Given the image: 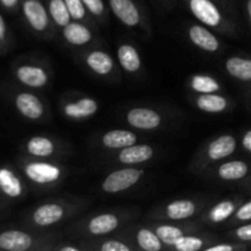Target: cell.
Here are the masks:
<instances>
[{
  "label": "cell",
  "mask_w": 251,
  "mask_h": 251,
  "mask_svg": "<svg viewBox=\"0 0 251 251\" xmlns=\"http://www.w3.org/2000/svg\"><path fill=\"white\" fill-rule=\"evenodd\" d=\"M189 9L195 19L212 28L229 29L230 26L212 0H189Z\"/></svg>",
  "instance_id": "6da1fadb"
},
{
  "label": "cell",
  "mask_w": 251,
  "mask_h": 251,
  "mask_svg": "<svg viewBox=\"0 0 251 251\" xmlns=\"http://www.w3.org/2000/svg\"><path fill=\"white\" fill-rule=\"evenodd\" d=\"M144 174V169L131 168V167L117 169L105 176L102 183V189L107 194L122 193L136 185Z\"/></svg>",
  "instance_id": "7a4b0ae2"
},
{
  "label": "cell",
  "mask_w": 251,
  "mask_h": 251,
  "mask_svg": "<svg viewBox=\"0 0 251 251\" xmlns=\"http://www.w3.org/2000/svg\"><path fill=\"white\" fill-rule=\"evenodd\" d=\"M25 174L29 180L41 185L55 183L61 176V168L48 162H31L25 167Z\"/></svg>",
  "instance_id": "3957f363"
},
{
  "label": "cell",
  "mask_w": 251,
  "mask_h": 251,
  "mask_svg": "<svg viewBox=\"0 0 251 251\" xmlns=\"http://www.w3.org/2000/svg\"><path fill=\"white\" fill-rule=\"evenodd\" d=\"M125 119L130 126L139 130H154L162 125L161 114L151 108H131L125 115Z\"/></svg>",
  "instance_id": "277c9868"
},
{
  "label": "cell",
  "mask_w": 251,
  "mask_h": 251,
  "mask_svg": "<svg viewBox=\"0 0 251 251\" xmlns=\"http://www.w3.org/2000/svg\"><path fill=\"white\" fill-rule=\"evenodd\" d=\"M22 11L32 29L36 32H44L48 28V11L39 0H25L22 5Z\"/></svg>",
  "instance_id": "5b68a950"
},
{
  "label": "cell",
  "mask_w": 251,
  "mask_h": 251,
  "mask_svg": "<svg viewBox=\"0 0 251 251\" xmlns=\"http://www.w3.org/2000/svg\"><path fill=\"white\" fill-rule=\"evenodd\" d=\"M188 37L196 48L207 53H216L221 48V43L215 33L202 25H191L188 29Z\"/></svg>",
  "instance_id": "8992f818"
},
{
  "label": "cell",
  "mask_w": 251,
  "mask_h": 251,
  "mask_svg": "<svg viewBox=\"0 0 251 251\" xmlns=\"http://www.w3.org/2000/svg\"><path fill=\"white\" fill-rule=\"evenodd\" d=\"M109 6L117 19L126 27H136L141 15L132 0H109Z\"/></svg>",
  "instance_id": "52a82bcc"
},
{
  "label": "cell",
  "mask_w": 251,
  "mask_h": 251,
  "mask_svg": "<svg viewBox=\"0 0 251 251\" xmlns=\"http://www.w3.org/2000/svg\"><path fill=\"white\" fill-rule=\"evenodd\" d=\"M154 156V149L147 144L131 145L120 150L118 154V161L125 166H135L149 162Z\"/></svg>",
  "instance_id": "ba28073f"
},
{
  "label": "cell",
  "mask_w": 251,
  "mask_h": 251,
  "mask_svg": "<svg viewBox=\"0 0 251 251\" xmlns=\"http://www.w3.org/2000/svg\"><path fill=\"white\" fill-rule=\"evenodd\" d=\"M238 146L237 139L230 134H225L218 136L207 146V157L210 161L217 162L232 156Z\"/></svg>",
  "instance_id": "9c48e42d"
},
{
  "label": "cell",
  "mask_w": 251,
  "mask_h": 251,
  "mask_svg": "<svg viewBox=\"0 0 251 251\" xmlns=\"http://www.w3.org/2000/svg\"><path fill=\"white\" fill-rule=\"evenodd\" d=\"M16 109L29 120H38L44 114V105L36 95L29 92H22L15 98Z\"/></svg>",
  "instance_id": "30bf717a"
},
{
  "label": "cell",
  "mask_w": 251,
  "mask_h": 251,
  "mask_svg": "<svg viewBox=\"0 0 251 251\" xmlns=\"http://www.w3.org/2000/svg\"><path fill=\"white\" fill-rule=\"evenodd\" d=\"M98 112V102L95 98L82 97L75 102L66 103L64 105V114L74 120L90 118Z\"/></svg>",
  "instance_id": "8fae6325"
},
{
  "label": "cell",
  "mask_w": 251,
  "mask_h": 251,
  "mask_svg": "<svg viewBox=\"0 0 251 251\" xmlns=\"http://www.w3.org/2000/svg\"><path fill=\"white\" fill-rule=\"evenodd\" d=\"M65 216V210L59 203H44L33 212V222L39 227H49L60 222Z\"/></svg>",
  "instance_id": "7c38bea8"
},
{
  "label": "cell",
  "mask_w": 251,
  "mask_h": 251,
  "mask_svg": "<svg viewBox=\"0 0 251 251\" xmlns=\"http://www.w3.org/2000/svg\"><path fill=\"white\" fill-rule=\"evenodd\" d=\"M16 77L28 87L39 88L47 85L49 80L48 73L43 68L37 65H22L17 68Z\"/></svg>",
  "instance_id": "4fadbf2b"
},
{
  "label": "cell",
  "mask_w": 251,
  "mask_h": 251,
  "mask_svg": "<svg viewBox=\"0 0 251 251\" xmlns=\"http://www.w3.org/2000/svg\"><path fill=\"white\" fill-rule=\"evenodd\" d=\"M31 235L21 230L11 229L0 234V249L7 251H26L32 247Z\"/></svg>",
  "instance_id": "5bb4252c"
},
{
  "label": "cell",
  "mask_w": 251,
  "mask_h": 251,
  "mask_svg": "<svg viewBox=\"0 0 251 251\" xmlns=\"http://www.w3.org/2000/svg\"><path fill=\"white\" fill-rule=\"evenodd\" d=\"M85 63L91 71L100 76L109 75L114 69V60L110 54L104 50H100V49H96V50L86 54Z\"/></svg>",
  "instance_id": "9a60e30c"
},
{
  "label": "cell",
  "mask_w": 251,
  "mask_h": 251,
  "mask_svg": "<svg viewBox=\"0 0 251 251\" xmlns=\"http://www.w3.org/2000/svg\"><path fill=\"white\" fill-rule=\"evenodd\" d=\"M137 136L130 130L114 129L109 130L102 136V145L109 150H123L136 144Z\"/></svg>",
  "instance_id": "2e32d148"
},
{
  "label": "cell",
  "mask_w": 251,
  "mask_h": 251,
  "mask_svg": "<svg viewBox=\"0 0 251 251\" xmlns=\"http://www.w3.org/2000/svg\"><path fill=\"white\" fill-rule=\"evenodd\" d=\"M251 167L248 162L239 161H228L218 167L217 174L222 180L225 181H238L250 176Z\"/></svg>",
  "instance_id": "e0dca14e"
},
{
  "label": "cell",
  "mask_w": 251,
  "mask_h": 251,
  "mask_svg": "<svg viewBox=\"0 0 251 251\" xmlns=\"http://www.w3.org/2000/svg\"><path fill=\"white\" fill-rule=\"evenodd\" d=\"M225 69L230 77L242 82H251V58L230 56L226 60Z\"/></svg>",
  "instance_id": "ac0fdd59"
},
{
  "label": "cell",
  "mask_w": 251,
  "mask_h": 251,
  "mask_svg": "<svg viewBox=\"0 0 251 251\" xmlns=\"http://www.w3.org/2000/svg\"><path fill=\"white\" fill-rule=\"evenodd\" d=\"M63 37L71 46H85L92 41V32L85 25L80 22H70L63 27Z\"/></svg>",
  "instance_id": "d6986e66"
},
{
  "label": "cell",
  "mask_w": 251,
  "mask_h": 251,
  "mask_svg": "<svg viewBox=\"0 0 251 251\" xmlns=\"http://www.w3.org/2000/svg\"><path fill=\"white\" fill-rule=\"evenodd\" d=\"M118 60L126 73L135 74L141 69V56L137 49L129 43H124L118 48Z\"/></svg>",
  "instance_id": "ffe728a7"
},
{
  "label": "cell",
  "mask_w": 251,
  "mask_h": 251,
  "mask_svg": "<svg viewBox=\"0 0 251 251\" xmlns=\"http://www.w3.org/2000/svg\"><path fill=\"white\" fill-rule=\"evenodd\" d=\"M119 226V218L113 213H102L91 218L87 225L88 233L92 235H105L115 230Z\"/></svg>",
  "instance_id": "44dd1931"
},
{
  "label": "cell",
  "mask_w": 251,
  "mask_h": 251,
  "mask_svg": "<svg viewBox=\"0 0 251 251\" xmlns=\"http://www.w3.org/2000/svg\"><path fill=\"white\" fill-rule=\"evenodd\" d=\"M195 104L202 112L217 114V113H223L225 110H227L229 102L222 95H217V93H202V95H200L196 98Z\"/></svg>",
  "instance_id": "7402d4cb"
},
{
  "label": "cell",
  "mask_w": 251,
  "mask_h": 251,
  "mask_svg": "<svg viewBox=\"0 0 251 251\" xmlns=\"http://www.w3.org/2000/svg\"><path fill=\"white\" fill-rule=\"evenodd\" d=\"M196 205L191 200H174L166 207L167 218L172 221L188 220L195 215Z\"/></svg>",
  "instance_id": "603a6c76"
},
{
  "label": "cell",
  "mask_w": 251,
  "mask_h": 251,
  "mask_svg": "<svg viewBox=\"0 0 251 251\" xmlns=\"http://www.w3.org/2000/svg\"><path fill=\"white\" fill-rule=\"evenodd\" d=\"M238 207H239V200H237V199H234V200L233 199L222 200L211 208L207 218L212 223H222L232 218Z\"/></svg>",
  "instance_id": "cb8c5ba5"
},
{
  "label": "cell",
  "mask_w": 251,
  "mask_h": 251,
  "mask_svg": "<svg viewBox=\"0 0 251 251\" xmlns=\"http://www.w3.org/2000/svg\"><path fill=\"white\" fill-rule=\"evenodd\" d=\"M26 150L31 156L46 158L53 156L55 152V144L46 136H33L27 141Z\"/></svg>",
  "instance_id": "d4e9b609"
},
{
  "label": "cell",
  "mask_w": 251,
  "mask_h": 251,
  "mask_svg": "<svg viewBox=\"0 0 251 251\" xmlns=\"http://www.w3.org/2000/svg\"><path fill=\"white\" fill-rule=\"evenodd\" d=\"M0 190L12 199L19 198L22 194L21 181L10 169H0Z\"/></svg>",
  "instance_id": "484cf974"
},
{
  "label": "cell",
  "mask_w": 251,
  "mask_h": 251,
  "mask_svg": "<svg viewBox=\"0 0 251 251\" xmlns=\"http://www.w3.org/2000/svg\"><path fill=\"white\" fill-rule=\"evenodd\" d=\"M190 87L196 93H217L221 91V83L215 77L203 74H196L190 78Z\"/></svg>",
  "instance_id": "4316f807"
},
{
  "label": "cell",
  "mask_w": 251,
  "mask_h": 251,
  "mask_svg": "<svg viewBox=\"0 0 251 251\" xmlns=\"http://www.w3.org/2000/svg\"><path fill=\"white\" fill-rule=\"evenodd\" d=\"M49 16L58 27H65L71 22L70 12L66 6L65 0H49Z\"/></svg>",
  "instance_id": "83f0119b"
},
{
  "label": "cell",
  "mask_w": 251,
  "mask_h": 251,
  "mask_svg": "<svg viewBox=\"0 0 251 251\" xmlns=\"http://www.w3.org/2000/svg\"><path fill=\"white\" fill-rule=\"evenodd\" d=\"M136 240L139 247L142 250L146 251H159L163 249V242L159 239L156 232L147 229V228H141L136 234Z\"/></svg>",
  "instance_id": "f1b7e54d"
},
{
  "label": "cell",
  "mask_w": 251,
  "mask_h": 251,
  "mask_svg": "<svg viewBox=\"0 0 251 251\" xmlns=\"http://www.w3.org/2000/svg\"><path fill=\"white\" fill-rule=\"evenodd\" d=\"M154 232L157 233L159 239L163 242V244L169 245V247H173V245L176 243V240L184 235L183 229H180V228L178 227H174V226H169V225L158 226Z\"/></svg>",
  "instance_id": "f546056e"
},
{
  "label": "cell",
  "mask_w": 251,
  "mask_h": 251,
  "mask_svg": "<svg viewBox=\"0 0 251 251\" xmlns=\"http://www.w3.org/2000/svg\"><path fill=\"white\" fill-rule=\"evenodd\" d=\"M203 244H205V242L201 238L184 234L183 237L176 240L173 248L178 251H198L202 249Z\"/></svg>",
  "instance_id": "4dcf8cb0"
},
{
  "label": "cell",
  "mask_w": 251,
  "mask_h": 251,
  "mask_svg": "<svg viewBox=\"0 0 251 251\" xmlns=\"http://www.w3.org/2000/svg\"><path fill=\"white\" fill-rule=\"evenodd\" d=\"M71 19L75 21L83 20L86 16V6L82 0H65Z\"/></svg>",
  "instance_id": "1f68e13d"
},
{
  "label": "cell",
  "mask_w": 251,
  "mask_h": 251,
  "mask_svg": "<svg viewBox=\"0 0 251 251\" xmlns=\"http://www.w3.org/2000/svg\"><path fill=\"white\" fill-rule=\"evenodd\" d=\"M233 221L237 223L251 222V199L248 200L247 202L239 205L234 216H233Z\"/></svg>",
  "instance_id": "d6a6232c"
},
{
  "label": "cell",
  "mask_w": 251,
  "mask_h": 251,
  "mask_svg": "<svg viewBox=\"0 0 251 251\" xmlns=\"http://www.w3.org/2000/svg\"><path fill=\"white\" fill-rule=\"evenodd\" d=\"M233 237L240 243H251V223H243L242 226L233 230Z\"/></svg>",
  "instance_id": "836d02e7"
},
{
  "label": "cell",
  "mask_w": 251,
  "mask_h": 251,
  "mask_svg": "<svg viewBox=\"0 0 251 251\" xmlns=\"http://www.w3.org/2000/svg\"><path fill=\"white\" fill-rule=\"evenodd\" d=\"M100 250L102 251H130L131 247H129L125 243L120 242V240H105L102 245H100Z\"/></svg>",
  "instance_id": "e575fe53"
},
{
  "label": "cell",
  "mask_w": 251,
  "mask_h": 251,
  "mask_svg": "<svg viewBox=\"0 0 251 251\" xmlns=\"http://www.w3.org/2000/svg\"><path fill=\"white\" fill-rule=\"evenodd\" d=\"M86 9L95 16H102L104 14V2L103 0H82Z\"/></svg>",
  "instance_id": "d590c367"
},
{
  "label": "cell",
  "mask_w": 251,
  "mask_h": 251,
  "mask_svg": "<svg viewBox=\"0 0 251 251\" xmlns=\"http://www.w3.org/2000/svg\"><path fill=\"white\" fill-rule=\"evenodd\" d=\"M237 249H247L245 245H234V244H228V243H225V244H218L213 245V247H210L206 249V251H233Z\"/></svg>",
  "instance_id": "8d00e7d4"
},
{
  "label": "cell",
  "mask_w": 251,
  "mask_h": 251,
  "mask_svg": "<svg viewBox=\"0 0 251 251\" xmlns=\"http://www.w3.org/2000/svg\"><path fill=\"white\" fill-rule=\"evenodd\" d=\"M240 144H242V147L244 149V151H247L248 153H251V129H248L243 134Z\"/></svg>",
  "instance_id": "74e56055"
},
{
  "label": "cell",
  "mask_w": 251,
  "mask_h": 251,
  "mask_svg": "<svg viewBox=\"0 0 251 251\" xmlns=\"http://www.w3.org/2000/svg\"><path fill=\"white\" fill-rule=\"evenodd\" d=\"M6 36V24H5L4 17L0 15V42L5 38Z\"/></svg>",
  "instance_id": "f35d334b"
},
{
  "label": "cell",
  "mask_w": 251,
  "mask_h": 251,
  "mask_svg": "<svg viewBox=\"0 0 251 251\" xmlns=\"http://www.w3.org/2000/svg\"><path fill=\"white\" fill-rule=\"evenodd\" d=\"M17 1H19V0H0V2H1L5 7H7V9L14 7L15 5L17 4Z\"/></svg>",
  "instance_id": "ab89813d"
},
{
  "label": "cell",
  "mask_w": 251,
  "mask_h": 251,
  "mask_svg": "<svg viewBox=\"0 0 251 251\" xmlns=\"http://www.w3.org/2000/svg\"><path fill=\"white\" fill-rule=\"evenodd\" d=\"M245 10H247L248 19H249L251 24V0H247V2H245Z\"/></svg>",
  "instance_id": "60d3db41"
},
{
  "label": "cell",
  "mask_w": 251,
  "mask_h": 251,
  "mask_svg": "<svg viewBox=\"0 0 251 251\" xmlns=\"http://www.w3.org/2000/svg\"><path fill=\"white\" fill-rule=\"evenodd\" d=\"M60 251H80V248L77 247H71V245H65V247H61Z\"/></svg>",
  "instance_id": "b9f144b4"
},
{
  "label": "cell",
  "mask_w": 251,
  "mask_h": 251,
  "mask_svg": "<svg viewBox=\"0 0 251 251\" xmlns=\"http://www.w3.org/2000/svg\"><path fill=\"white\" fill-rule=\"evenodd\" d=\"M250 188H251V183H250Z\"/></svg>",
  "instance_id": "7bdbcfd3"
},
{
  "label": "cell",
  "mask_w": 251,
  "mask_h": 251,
  "mask_svg": "<svg viewBox=\"0 0 251 251\" xmlns=\"http://www.w3.org/2000/svg\"><path fill=\"white\" fill-rule=\"evenodd\" d=\"M250 95H251V93H250Z\"/></svg>",
  "instance_id": "ee69618b"
}]
</instances>
